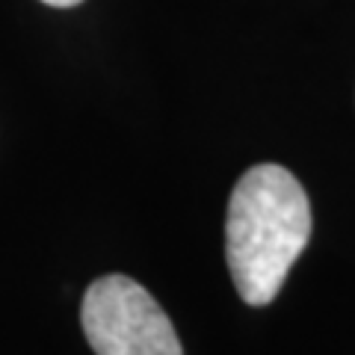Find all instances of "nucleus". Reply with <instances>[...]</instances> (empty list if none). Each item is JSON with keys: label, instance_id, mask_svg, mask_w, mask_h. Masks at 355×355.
<instances>
[{"label": "nucleus", "instance_id": "obj_1", "mask_svg": "<svg viewBox=\"0 0 355 355\" xmlns=\"http://www.w3.org/2000/svg\"><path fill=\"white\" fill-rule=\"evenodd\" d=\"M311 237L302 184L275 163L243 172L228 202L225 261L246 305H270Z\"/></svg>", "mask_w": 355, "mask_h": 355}, {"label": "nucleus", "instance_id": "obj_2", "mask_svg": "<svg viewBox=\"0 0 355 355\" xmlns=\"http://www.w3.org/2000/svg\"><path fill=\"white\" fill-rule=\"evenodd\" d=\"M80 323L95 355H184L160 302L128 275H104L89 284Z\"/></svg>", "mask_w": 355, "mask_h": 355}, {"label": "nucleus", "instance_id": "obj_3", "mask_svg": "<svg viewBox=\"0 0 355 355\" xmlns=\"http://www.w3.org/2000/svg\"><path fill=\"white\" fill-rule=\"evenodd\" d=\"M42 3H48V6H57V9H69V6L83 3V0H42Z\"/></svg>", "mask_w": 355, "mask_h": 355}]
</instances>
